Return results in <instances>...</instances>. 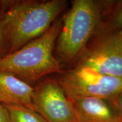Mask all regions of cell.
I'll list each match as a JSON object with an SVG mask.
<instances>
[{"label":"cell","instance_id":"obj_7","mask_svg":"<svg viewBox=\"0 0 122 122\" xmlns=\"http://www.w3.org/2000/svg\"><path fill=\"white\" fill-rule=\"evenodd\" d=\"M79 122H120L111 101L98 97L70 98Z\"/></svg>","mask_w":122,"mask_h":122},{"label":"cell","instance_id":"obj_3","mask_svg":"<svg viewBox=\"0 0 122 122\" xmlns=\"http://www.w3.org/2000/svg\"><path fill=\"white\" fill-rule=\"evenodd\" d=\"M102 16L101 2L74 0L63 17L55 49L64 62L72 63L83 51L98 30Z\"/></svg>","mask_w":122,"mask_h":122},{"label":"cell","instance_id":"obj_6","mask_svg":"<svg viewBox=\"0 0 122 122\" xmlns=\"http://www.w3.org/2000/svg\"><path fill=\"white\" fill-rule=\"evenodd\" d=\"M33 88L32 107L47 122H79L71 100L57 79H42Z\"/></svg>","mask_w":122,"mask_h":122},{"label":"cell","instance_id":"obj_5","mask_svg":"<svg viewBox=\"0 0 122 122\" xmlns=\"http://www.w3.org/2000/svg\"><path fill=\"white\" fill-rule=\"evenodd\" d=\"M96 33L74 66L87 67L103 75L122 77V37L118 32L99 30Z\"/></svg>","mask_w":122,"mask_h":122},{"label":"cell","instance_id":"obj_14","mask_svg":"<svg viewBox=\"0 0 122 122\" xmlns=\"http://www.w3.org/2000/svg\"><path fill=\"white\" fill-rule=\"evenodd\" d=\"M118 32L120 36H121L122 37V30H120V31H119V32Z\"/></svg>","mask_w":122,"mask_h":122},{"label":"cell","instance_id":"obj_8","mask_svg":"<svg viewBox=\"0 0 122 122\" xmlns=\"http://www.w3.org/2000/svg\"><path fill=\"white\" fill-rule=\"evenodd\" d=\"M33 86L13 74L0 71V104L19 105L33 109Z\"/></svg>","mask_w":122,"mask_h":122},{"label":"cell","instance_id":"obj_10","mask_svg":"<svg viewBox=\"0 0 122 122\" xmlns=\"http://www.w3.org/2000/svg\"><path fill=\"white\" fill-rule=\"evenodd\" d=\"M8 112L10 122H47L39 112L19 105H3Z\"/></svg>","mask_w":122,"mask_h":122},{"label":"cell","instance_id":"obj_13","mask_svg":"<svg viewBox=\"0 0 122 122\" xmlns=\"http://www.w3.org/2000/svg\"><path fill=\"white\" fill-rule=\"evenodd\" d=\"M0 122H10L7 110L2 104H0Z\"/></svg>","mask_w":122,"mask_h":122},{"label":"cell","instance_id":"obj_12","mask_svg":"<svg viewBox=\"0 0 122 122\" xmlns=\"http://www.w3.org/2000/svg\"><path fill=\"white\" fill-rule=\"evenodd\" d=\"M111 102L118 114L120 122H122V92Z\"/></svg>","mask_w":122,"mask_h":122},{"label":"cell","instance_id":"obj_2","mask_svg":"<svg viewBox=\"0 0 122 122\" xmlns=\"http://www.w3.org/2000/svg\"><path fill=\"white\" fill-rule=\"evenodd\" d=\"M63 18L56 19L41 36L0 59V71H6L34 86L48 75L62 71L54 55Z\"/></svg>","mask_w":122,"mask_h":122},{"label":"cell","instance_id":"obj_1","mask_svg":"<svg viewBox=\"0 0 122 122\" xmlns=\"http://www.w3.org/2000/svg\"><path fill=\"white\" fill-rule=\"evenodd\" d=\"M5 34L10 53L41 36L66 8V0L1 1Z\"/></svg>","mask_w":122,"mask_h":122},{"label":"cell","instance_id":"obj_11","mask_svg":"<svg viewBox=\"0 0 122 122\" xmlns=\"http://www.w3.org/2000/svg\"><path fill=\"white\" fill-rule=\"evenodd\" d=\"M10 45L5 34L2 20L0 16V59L10 53Z\"/></svg>","mask_w":122,"mask_h":122},{"label":"cell","instance_id":"obj_4","mask_svg":"<svg viewBox=\"0 0 122 122\" xmlns=\"http://www.w3.org/2000/svg\"><path fill=\"white\" fill-rule=\"evenodd\" d=\"M59 74L57 80L69 98L98 97L112 101L122 92V77L103 75L87 67L74 66Z\"/></svg>","mask_w":122,"mask_h":122},{"label":"cell","instance_id":"obj_9","mask_svg":"<svg viewBox=\"0 0 122 122\" xmlns=\"http://www.w3.org/2000/svg\"><path fill=\"white\" fill-rule=\"evenodd\" d=\"M101 3L102 16L98 30L114 32L122 30V0Z\"/></svg>","mask_w":122,"mask_h":122},{"label":"cell","instance_id":"obj_15","mask_svg":"<svg viewBox=\"0 0 122 122\" xmlns=\"http://www.w3.org/2000/svg\"><path fill=\"white\" fill-rule=\"evenodd\" d=\"M1 14V5H0V15Z\"/></svg>","mask_w":122,"mask_h":122}]
</instances>
